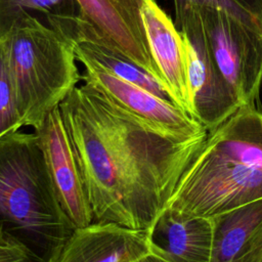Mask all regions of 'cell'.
Returning a JSON list of instances; mask_svg holds the SVG:
<instances>
[{
    "mask_svg": "<svg viewBox=\"0 0 262 262\" xmlns=\"http://www.w3.org/2000/svg\"><path fill=\"white\" fill-rule=\"evenodd\" d=\"M175 13L190 5H214L247 19L262 23V0H173Z\"/></svg>",
    "mask_w": 262,
    "mask_h": 262,
    "instance_id": "17",
    "label": "cell"
},
{
    "mask_svg": "<svg viewBox=\"0 0 262 262\" xmlns=\"http://www.w3.org/2000/svg\"><path fill=\"white\" fill-rule=\"evenodd\" d=\"M262 199V111L241 105L208 132L165 208L213 218Z\"/></svg>",
    "mask_w": 262,
    "mask_h": 262,
    "instance_id": "2",
    "label": "cell"
},
{
    "mask_svg": "<svg viewBox=\"0 0 262 262\" xmlns=\"http://www.w3.org/2000/svg\"><path fill=\"white\" fill-rule=\"evenodd\" d=\"M15 85L0 43V137L23 128Z\"/></svg>",
    "mask_w": 262,
    "mask_h": 262,
    "instance_id": "16",
    "label": "cell"
},
{
    "mask_svg": "<svg viewBox=\"0 0 262 262\" xmlns=\"http://www.w3.org/2000/svg\"><path fill=\"white\" fill-rule=\"evenodd\" d=\"M141 19L165 89L173 103L190 116L186 52L182 34L155 0H147L143 4Z\"/></svg>",
    "mask_w": 262,
    "mask_h": 262,
    "instance_id": "12",
    "label": "cell"
},
{
    "mask_svg": "<svg viewBox=\"0 0 262 262\" xmlns=\"http://www.w3.org/2000/svg\"><path fill=\"white\" fill-rule=\"evenodd\" d=\"M76 227L56 196L35 133L0 137V230L49 262Z\"/></svg>",
    "mask_w": 262,
    "mask_h": 262,
    "instance_id": "3",
    "label": "cell"
},
{
    "mask_svg": "<svg viewBox=\"0 0 262 262\" xmlns=\"http://www.w3.org/2000/svg\"><path fill=\"white\" fill-rule=\"evenodd\" d=\"M37 11L45 16H75L80 13L76 0H0V38L25 14ZM33 15V14H32Z\"/></svg>",
    "mask_w": 262,
    "mask_h": 262,
    "instance_id": "15",
    "label": "cell"
},
{
    "mask_svg": "<svg viewBox=\"0 0 262 262\" xmlns=\"http://www.w3.org/2000/svg\"><path fill=\"white\" fill-rule=\"evenodd\" d=\"M212 218L164 208L148 231L150 253L168 262H211Z\"/></svg>",
    "mask_w": 262,
    "mask_h": 262,
    "instance_id": "13",
    "label": "cell"
},
{
    "mask_svg": "<svg viewBox=\"0 0 262 262\" xmlns=\"http://www.w3.org/2000/svg\"><path fill=\"white\" fill-rule=\"evenodd\" d=\"M149 253L148 231L92 222L76 227L49 262H137Z\"/></svg>",
    "mask_w": 262,
    "mask_h": 262,
    "instance_id": "11",
    "label": "cell"
},
{
    "mask_svg": "<svg viewBox=\"0 0 262 262\" xmlns=\"http://www.w3.org/2000/svg\"><path fill=\"white\" fill-rule=\"evenodd\" d=\"M137 262H168V261L164 260L163 258H161L152 253H149L146 256H144L143 258H141L140 260H138Z\"/></svg>",
    "mask_w": 262,
    "mask_h": 262,
    "instance_id": "19",
    "label": "cell"
},
{
    "mask_svg": "<svg viewBox=\"0 0 262 262\" xmlns=\"http://www.w3.org/2000/svg\"><path fill=\"white\" fill-rule=\"evenodd\" d=\"M84 82L107 99L154 127L179 138H193L208 131L186 112L149 91L125 81L97 66L84 62Z\"/></svg>",
    "mask_w": 262,
    "mask_h": 262,
    "instance_id": "7",
    "label": "cell"
},
{
    "mask_svg": "<svg viewBox=\"0 0 262 262\" xmlns=\"http://www.w3.org/2000/svg\"><path fill=\"white\" fill-rule=\"evenodd\" d=\"M46 21L73 43L76 59L81 63H93L114 76L173 103L164 85L157 77L111 46L99 32L80 14L64 17L47 16Z\"/></svg>",
    "mask_w": 262,
    "mask_h": 262,
    "instance_id": "10",
    "label": "cell"
},
{
    "mask_svg": "<svg viewBox=\"0 0 262 262\" xmlns=\"http://www.w3.org/2000/svg\"><path fill=\"white\" fill-rule=\"evenodd\" d=\"M0 262H36L28 250L0 230Z\"/></svg>",
    "mask_w": 262,
    "mask_h": 262,
    "instance_id": "18",
    "label": "cell"
},
{
    "mask_svg": "<svg viewBox=\"0 0 262 262\" xmlns=\"http://www.w3.org/2000/svg\"><path fill=\"white\" fill-rule=\"evenodd\" d=\"M214 62L241 105L256 104L262 85V23L198 5Z\"/></svg>",
    "mask_w": 262,
    "mask_h": 262,
    "instance_id": "5",
    "label": "cell"
},
{
    "mask_svg": "<svg viewBox=\"0 0 262 262\" xmlns=\"http://www.w3.org/2000/svg\"><path fill=\"white\" fill-rule=\"evenodd\" d=\"M59 110L93 222L149 231L208 133L187 139L168 134L86 83Z\"/></svg>",
    "mask_w": 262,
    "mask_h": 262,
    "instance_id": "1",
    "label": "cell"
},
{
    "mask_svg": "<svg viewBox=\"0 0 262 262\" xmlns=\"http://www.w3.org/2000/svg\"><path fill=\"white\" fill-rule=\"evenodd\" d=\"M15 85L23 126L35 129L82 79L73 43L32 14L2 38Z\"/></svg>",
    "mask_w": 262,
    "mask_h": 262,
    "instance_id": "4",
    "label": "cell"
},
{
    "mask_svg": "<svg viewBox=\"0 0 262 262\" xmlns=\"http://www.w3.org/2000/svg\"><path fill=\"white\" fill-rule=\"evenodd\" d=\"M175 26L185 43L190 117L210 132L241 103L214 62L199 6L190 5L175 13Z\"/></svg>",
    "mask_w": 262,
    "mask_h": 262,
    "instance_id": "6",
    "label": "cell"
},
{
    "mask_svg": "<svg viewBox=\"0 0 262 262\" xmlns=\"http://www.w3.org/2000/svg\"><path fill=\"white\" fill-rule=\"evenodd\" d=\"M33 132L63 212L75 227L89 225L93 222V214L59 106L52 110Z\"/></svg>",
    "mask_w": 262,
    "mask_h": 262,
    "instance_id": "8",
    "label": "cell"
},
{
    "mask_svg": "<svg viewBox=\"0 0 262 262\" xmlns=\"http://www.w3.org/2000/svg\"><path fill=\"white\" fill-rule=\"evenodd\" d=\"M211 262H262V199L212 218Z\"/></svg>",
    "mask_w": 262,
    "mask_h": 262,
    "instance_id": "14",
    "label": "cell"
},
{
    "mask_svg": "<svg viewBox=\"0 0 262 262\" xmlns=\"http://www.w3.org/2000/svg\"><path fill=\"white\" fill-rule=\"evenodd\" d=\"M76 1L80 8L79 14L89 21L111 46L161 81L141 19V8L147 0Z\"/></svg>",
    "mask_w": 262,
    "mask_h": 262,
    "instance_id": "9",
    "label": "cell"
}]
</instances>
